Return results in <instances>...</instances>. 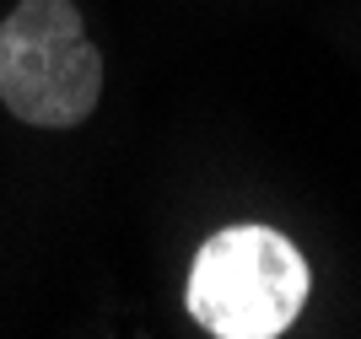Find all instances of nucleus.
I'll return each instance as SVG.
<instances>
[{"mask_svg":"<svg viewBox=\"0 0 361 339\" xmlns=\"http://www.w3.org/2000/svg\"><path fill=\"white\" fill-rule=\"evenodd\" d=\"M313 291V269L286 232L259 221L221 226L200 242L183 307L216 339H281Z\"/></svg>","mask_w":361,"mask_h":339,"instance_id":"obj_1","label":"nucleus"},{"mask_svg":"<svg viewBox=\"0 0 361 339\" xmlns=\"http://www.w3.org/2000/svg\"><path fill=\"white\" fill-rule=\"evenodd\" d=\"M103 97V54L75 0H16L0 22V103L32 130H75Z\"/></svg>","mask_w":361,"mask_h":339,"instance_id":"obj_2","label":"nucleus"}]
</instances>
